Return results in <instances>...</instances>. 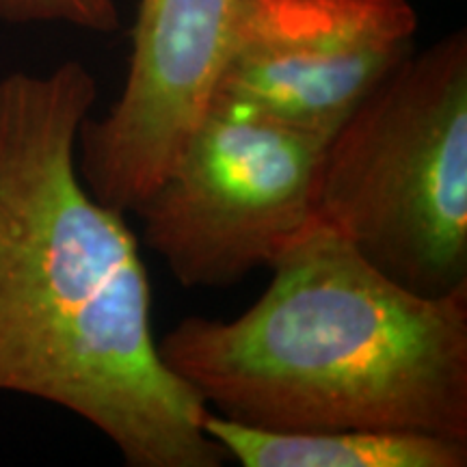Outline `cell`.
Instances as JSON below:
<instances>
[{
	"label": "cell",
	"instance_id": "277c9868",
	"mask_svg": "<svg viewBox=\"0 0 467 467\" xmlns=\"http://www.w3.org/2000/svg\"><path fill=\"white\" fill-rule=\"evenodd\" d=\"M329 139L213 93L165 180L134 210L184 288H230L317 221Z\"/></svg>",
	"mask_w": 467,
	"mask_h": 467
},
{
	"label": "cell",
	"instance_id": "3957f363",
	"mask_svg": "<svg viewBox=\"0 0 467 467\" xmlns=\"http://www.w3.org/2000/svg\"><path fill=\"white\" fill-rule=\"evenodd\" d=\"M317 221L422 296L467 292V31L396 66L327 141Z\"/></svg>",
	"mask_w": 467,
	"mask_h": 467
},
{
	"label": "cell",
	"instance_id": "6da1fadb",
	"mask_svg": "<svg viewBox=\"0 0 467 467\" xmlns=\"http://www.w3.org/2000/svg\"><path fill=\"white\" fill-rule=\"evenodd\" d=\"M96 100L80 61L0 78V392L67 409L132 467H219L208 407L161 358L126 214L78 173Z\"/></svg>",
	"mask_w": 467,
	"mask_h": 467
},
{
	"label": "cell",
	"instance_id": "7a4b0ae2",
	"mask_svg": "<svg viewBox=\"0 0 467 467\" xmlns=\"http://www.w3.org/2000/svg\"><path fill=\"white\" fill-rule=\"evenodd\" d=\"M241 317L180 320L161 358L210 411L266 431L467 440V292L422 296L314 221Z\"/></svg>",
	"mask_w": 467,
	"mask_h": 467
},
{
	"label": "cell",
	"instance_id": "5b68a950",
	"mask_svg": "<svg viewBox=\"0 0 467 467\" xmlns=\"http://www.w3.org/2000/svg\"><path fill=\"white\" fill-rule=\"evenodd\" d=\"M418 26L409 0H234L213 93L331 139Z\"/></svg>",
	"mask_w": 467,
	"mask_h": 467
},
{
	"label": "cell",
	"instance_id": "52a82bcc",
	"mask_svg": "<svg viewBox=\"0 0 467 467\" xmlns=\"http://www.w3.org/2000/svg\"><path fill=\"white\" fill-rule=\"evenodd\" d=\"M203 431L244 467H465L467 440L416 431H266L210 411Z\"/></svg>",
	"mask_w": 467,
	"mask_h": 467
},
{
	"label": "cell",
	"instance_id": "ba28073f",
	"mask_svg": "<svg viewBox=\"0 0 467 467\" xmlns=\"http://www.w3.org/2000/svg\"><path fill=\"white\" fill-rule=\"evenodd\" d=\"M0 22L14 26L67 25L91 33H113L121 16L117 0H0Z\"/></svg>",
	"mask_w": 467,
	"mask_h": 467
},
{
	"label": "cell",
	"instance_id": "8992f818",
	"mask_svg": "<svg viewBox=\"0 0 467 467\" xmlns=\"http://www.w3.org/2000/svg\"><path fill=\"white\" fill-rule=\"evenodd\" d=\"M234 0H137L119 98L83 121L76 162L96 200L134 213L189 145L213 98Z\"/></svg>",
	"mask_w": 467,
	"mask_h": 467
}]
</instances>
